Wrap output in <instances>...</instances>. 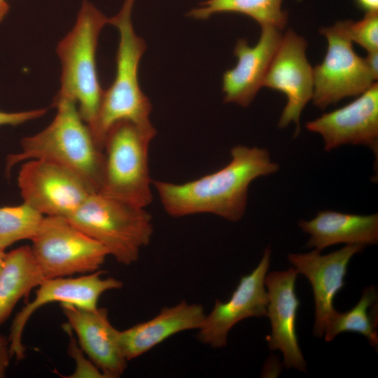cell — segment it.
<instances>
[{"instance_id":"6da1fadb","label":"cell","mask_w":378,"mask_h":378,"mask_svg":"<svg viewBox=\"0 0 378 378\" xmlns=\"http://www.w3.org/2000/svg\"><path fill=\"white\" fill-rule=\"evenodd\" d=\"M230 155L226 166L195 180L183 183L153 181L165 212L174 218L210 214L231 222L241 220L250 184L276 172L279 166L265 148L237 145Z\"/></svg>"},{"instance_id":"7a4b0ae2","label":"cell","mask_w":378,"mask_h":378,"mask_svg":"<svg viewBox=\"0 0 378 378\" xmlns=\"http://www.w3.org/2000/svg\"><path fill=\"white\" fill-rule=\"evenodd\" d=\"M52 106L57 108L52 121L42 131L24 137L20 141L21 150L7 156L6 173L20 162L45 160L74 170L99 192L104 170L103 150L97 146L76 102L56 95Z\"/></svg>"},{"instance_id":"3957f363","label":"cell","mask_w":378,"mask_h":378,"mask_svg":"<svg viewBox=\"0 0 378 378\" xmlns=\"http://www.w3.org/2000/svg\"><path fill=\"white\" fill-rule=\"evenodd\" d=\"M134 1L125 0L118 14L108 20L120 35L116 73L111 85L103 92L94 119L88 125L102 150L108 131L119 121H130L141 127L153 126L150 119L152 105L139 82V65L146 43L136 35L132 22Z\"/></svg>"},{"instance_id":"277c9868","label":"cell","mask_w":378,"mask_h":378,"mask_svg":"<svg viewBox=\"0 0 378 378\" xmlns=\"http://www.w3.org/2000/svg\"><path fill=\"white\" fill-rule=\"evenodd\" d=\"M108 19L92 3L83 0L74 27L57 48L62 64L61 88L57 95L76 102L87 125L94 119L104 92L95 56L99 34Z\"/></svg>"},{"instance_id":"5b68a950","label":"cell","mask_w":378,"mask_h":378,"mask_svg":"<svg viewBox=\"0 0 378 378\" xmlns=\"http://www.w3.org/2000/svg\"><path fill=\"white\" fill-rule=\"evenodd\" d=\"M67 218L125 265L139 259L153 233V218L146 208L100 192L92 193Z\"/></svg>"},{"instance_id":"8992f818","label":"cell","mask_w":378,"mask_h":378,"mask_svg":"<svg viewBox=\"0 0 378 378\" xmlns=\"http://www.w3.org/2000/svg\"><path fill=\"white\" fill-rule=\"evenodd\" d=\"M157 131L122 120L108 131L103 147L104 170L99 192L146 208L153 200L149 148Z\"/></svg>"},{"instance_id":"52a82bcc","label":"cell","mask_w":378,"mask_h":378,"mask_svg":"<svg viewBox=\"0 0 378 378\" xmlns=\"http://www.w3.org/2000/svg\"><path fill=\"white\" fill-rule=\"evenodd\" d=\"M31 241L46 279L95 272L109 255L104 246L62 216H44Z\"/></svg>"},{"instance_id":"ba28073f","label":"cell","mask_w":378,"mask_h":378,"mask_svg":"<svg viewBox=\"0 0 378 378\" xmlns=\"http://www.w3.org/2000/svg\"><path fill=\"white\" fill-rule=\"evenodd\" d=\"M319 32L328 41L322 62L313 68L314 106L324 109L347 97L358 96L374 83L364 58L354 51L345 20L325 27Z\"/></svg>"},{"instance_id":"9c48e42d","label":"cell","mask_w":378,"mask_h":378,"mask_svg":"<svg viewBox=\"0 0 378 378\" xmlns=\"http://www.w3.org/2000/svg\"><path fill=\"white\" fill-rule=\"evenodd\" d=\"M18 185L23 203L44 216L67 218L96 192L74 170L40 159L22 163Z\"/></svg>"},{"instance_id":"30bf717a","label":"cell","mask_w":378,"mask_h":378,"mask_svg":"<svg viewBox=\"0 0 378 378\" xmlns=\"http://www.w3.org/2000/svg\"><path fill=\"white\" fill-rule=\"evenodd\" d=\"M307 43L293 29L282 35L279 47L265 76L262 87L284 93L287 102L278 126L287 127L291 122L300 131V117L306 104L312 99L313 68L306 56Z\"/></svg>"},{"instance_id":"8fae6325","label":"cell","mask_w":378,"mask_h":378,"mask_svg":"<svg viewBox=\"0 0 378 378\" xmlns=\"http://www.w3.org/2000/svg\"><path fill=\"white\" fill-rule=\"evenodd\" d=\"M271 248L267 246L257 267L242 276L227 302L216 300L211 312L198 329V340L211 348L226 346L229 332L237 323L249 317L267 315V295L265 278L270 265Z\"/></svg>"},{"instance_id":"7c38bea8","label":"cell","mask_w":378,"mask_h":378,"mask_svg":"<svg viewBox=\"0 0 378 378\" xmlns=\"http://www.w3.org/2000/svg\"><path fill=\"white\" fill-rule=\"evenodd\" d=\"M103 273L99 270L77 277L45 279L38 286L34 298L17 314L12 323L8 337L11 356L18 360L25 357L22 332L29 318L41 307L57 302L94 309L104 293L122 286V281L114 277L102 278Z\"/></svg>"},{"instance_id":"4fadbf2b","label":"cell","mask_w":378,"mask_h":378,"mask_svg":"<svg viewBox=\"0 0 378 378\" xmlns=\"http://www.w3.org/2000/svg\"><path fill=\"white\" fill-rule=\"evenodd\" d=\"M305 127L321 135L326 151L346 144L363 145L377 155V82L349 104L307 122Z\"/></svg>"},{"instance_id":"5bb4252c","label":"cell","mask_w":378,"mask_h":378,"mask_svg":"<svg viewBox=\"0 0 378 378\" xmlns=\"http://www.w3.org/2000/svg\"><path fill=\"white\" fill-rule=\"evenodd\" d=\"M364 246L346 244L337 251L321 255L318 250L307 253H290L289 262L310 282L314 300V336L321 338L327 323L336 311L333 300L344 286V277L351 258Z\"/></svg>"},{"instance_id":"9a60e30c","label":"cell","mask_w":378,"mask_h":378,"mask_svg":"<svg viewBox=\"0 0 378 378\" xmlns=\"http://www.w3.org/2000/svg\"><path fill=\"white\" fill-rule=\"evenodd\" d=\"M298 272L295 267L266 274L267 315L272 332L267 337L270 350H280L284 365L307 372V363L300 350L296 333V319L300 300L295 293Z\"/></svg>"},{"instance_id":"2e32d148","label":"cell","mask_w":378,"mask_h":378,"mask_svg":"<svg viewBox=\"0 0 378 378\" xmlns=\"http://www.w3.org/2000/svg\"><path fill=\"white\" fill-rule=\"evenodd\" d=\"M68 325L77 335L83 351L105 377L115 378L127 368L119 344L118 332L111 323L104 307L87 309L69 303L60 304Z\"/></svg>"},{"instance_id":"e0dca14e","label":"cell","mask_w":378,"mask_h":378,"mask_svg":"<svg viewBox=\"0 0 378 378\" xmlns=\"http://www.w3.org/2000/svg\"><path fill=\"white\" fill-rule=\"evenodd\" d=\"M257 44L250 46L246 39H239L234 50L236 66L223 76L224 102L242 107L248 106L255 98L272 59L281 42V30L270 26L261 27Z\"/></svg>"},{"instance_id":"ac0fdd59","label":"cell","mask_w":378,"mask_h":378,"mask_svg":"<svg viewBox=\"0 0 378 378\" xmlns=\"http://www.w3.org/2000/svg\"><path fill=\"white\" fill-rule=\"evenodd\" d=\"M204 308L185 300L164 307L154 318L119 330L118 338L127 361L146 353L172 335L186 330L199 329L205 318Z\"/></svg>"},{"instance_id":"d6986e66","label":"cell","mask_w":378,"mask_h":378,"mask_svg":"<svg viewBox=\"0 0 378 378\" xmlns=\"http://www.w3.org/2000/svg\"><path fill=\"white\" fill-rule=\"evenodd\" d=\"M302 230L310 235L307 247L318 251L337 244H376L378 214L360 215L321 211L310 220H300Z\"/></svg>"},{"instance_id":"ffe728a7","label":"cell","mask_w":378,"mask_h":378,"mask_svg":"<svg viewBox=\"0 0 378 378\" xmlns=\"http://www.w3.org/2000/svg\"><path fill=\"white\" fill-rule=\"evenodd\" d=\"M30 246L6 253L0 271V326L10 316L22 298L45 279Z\"/></svg>"},{"instance_id":"44dd1931","label":"cell","mask_w":378,"mask_h":378,"mask_svg":"<svg viewBox=\"0 0 378 378\" xmlns=\"http://www.w3.org/2000/svg\"><path fill=\"white\" fill-rule=\"evenodd\" d=\"M377 291L374 286L364 288L358 303L345 312L337 310L329 319L324 330V339L332 341L345 332H356L365 337L371 346L378 345Z\"/></svg>"},{"instance_id":"7402d4cb","label":"cell","mask_w":378,"mask_h":378,"mask_svg":"<svg viewBox=\"0 0 378 378\" xmlns=\"http://www.w3.org/2000/svg\"><path fill=\"white\" fill-rule=\"evenodd\" d=\"M284 0H207L189 15L205 20L215 13L235 12L249 16L260 27L270 26L283 30L287 23L288 14L282 8Z\"/></svg>"},{"instance_id":"603a6c76","label":"cell","mask_w":378,"mask_h":378,"mask_svg":"<svg viewBox=\"0 0 378 378\" xmlns=\"http://www.w3.org/2000/svg\"><path fill=\"white\" fill-rule=\"evenodd\" d=\"M44 218L41 214L23 203L0 207V247L34 237Z\"/></svg>"},{"instance_id":"cb8c5ba5","label":"cell","mask_w":378,"mask_h":378,"mask_svg":"<svg viewBox=\"0 0 378 378\" xmlns=\"http://www.w3.org/2000/svg\"><path fill=\"white\" fill-rule=\"evenodd\" d=\"M346 32L351 41L367 52L378 50V12L367 13L360 20H345Z\"/></svg>"},{"instance_id":"d4e9b609","label":"cell","mask_w":378,"mask_h":378,"mask_svg":"<svg viewBox=\"0 0 378 378\" xmlns=\"http://www.w3.org/2000/svg\"><path fill=\"white\" fill-rule=\"evenodd\" d=\"M70 352L73 357L76 360V369L71 377H105L104 374L88 359H85L82 351L79 352L75 343L74 346L71 345Z\"/></svg>"},{"instance_id":"484cf974","label":"cell","mask_w":378,"mask_h":378,"mask_svg":"<svg viewBox=\"0 0 378 378\" xmlns=\"http://www.w3.org/2000/svg\"><path fill=\"white\" fill-rule=\"evenodd\" d=\"M46 108H38L20 112H4L0 111V127L16 126L44 115Z\"/></svg>"},{"instance_id":"4316f807","label":"cell","mask_w":378,"mask_h":378,"mask_svg":"<svg viewBox=\"0 0 378 378\" xmlns=\"http://www.w3.org/2000/svg\"><path fill=\"white\" fill-rule=\"evenodd\" d=\"M10 358L8 338L0 334V378L4 377Z\"/></svg>"},{"instance_id":"83f0119b","label":"cell","mask_w":378,"mask_h":378,"mask_svg":"<svg viewBox=\"0 0 378 378\" xmlns=\"http://www.w3.org/2000/svg\"><path fill=\"white\" fill-rule=\"evenodd\" d=\"M364 60L373 78L377 81L378 78V50L368 52Z\"/></svg>"},{"instance_id":"f1b7e54d","label":"cell","mask_w":378,"mask_h":378,"mask_svg":"<svg viewBox=\"0 0 378 378\" xmlns=\"http://www.w3.org/2000/svg\"><path fill=\"white\" fill-rule=\"evenodd\" d=\"M355 2L365 13L378 12V0H355Z\"/></svg>"},{"instance_id":"f546056e","label":"cell","mask_w":378,"mask_h":378,"mask_svg":"<svg viewBox=\"0 0 378 378\" xmlns=\"http://www.w3.org/2000/svg\"><path fill=\"white\" fill-rule=\"evenodd\" d=\"M9 5L6 0H0V22L4 19L9 11Z\"/></svg>"},{"instance_id":"4dcf8cb0","label":"cell","mask_w":378,"mask_h":378,"mask_svg":"<svg viewBox=\"0 0 378 378\" xmlns=\"http://www.w3.org/2000/svg\"><path fill=\"white\" fill-rule=\"evenodd\" d=\"M6 253L5 252V249L0 247V271L2 268V266H3V264H4V259H5V257H6Z\"/></svg>"}]
</instances>
